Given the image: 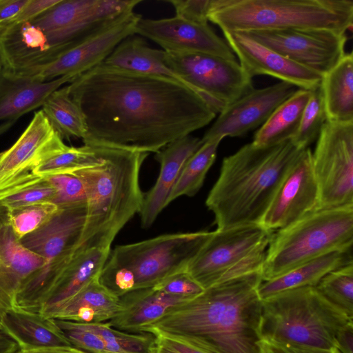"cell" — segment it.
I'll use <instances>...</instances> for the list:
<instances>
[{
  "mask_svg": "<svg viewBox=\"0 0 353 353\" xmlns=\"http://www.w3.org/2000/svg\"><path fill=\"white\" fill-rule=\"evenodd\" d=\"M28 0H0V28L16 19Z\"/></svg>",
  "mask_w": 353,
  "mask_h": 353,
  "instance_id": "obj_44",
  "label": "cell"
},
{
  "mask_svg": "<svg viewBox=\"0 0 353 353\" xmlns=\"http://www.w3.org/2000/svg\"><path fill=\"white\" fill-rule=\"evenodd\" d=\"M321 88L327 121L353 122V55L345 53L322 77Z\"/></svg>",
  "mask_w": 353,
  "mask_h": 353,
  "instance_id": "obj_31",
  "label": "cell"
},
{
  "mask_svg": "<svg viewBox=\"0 0 353 353\" xmlns=\"http://www.w3.org/2000/svg\"><path fill=\"white\" fill-rule=\"evenodd\" d=\"M141 0H60L30 21L59 54L118 17L133 11Z\"/></svg>",
  "mask_w": 353,
  "mask_h": 353,
  "instance_id": "obj_12",
  "label": "cell"
},
{
  "mask_svg": "<svg viewBox=\"0 0 353 353\" xmlns=\"http://www.w3.org/2000/svg\"><path fill=\"white\" fill-rule=\"evenodd\" d=\"M310 90L298 89L272 113L255 133L252 143L266 147L290 140L299 127Z\"/></svg>",
  "mask_w": 353,
  "mask_h": 353,
  "instance_id": "obj_32",
  "label": "cell"
},
{
  "mask_svg": "<svg viewBox=\"0 0 353 353\" xmlns=\"http://www.w3.org/2000/svg\"><path fill=\"white\" fill-rule=\"evenodd\" d=\"M66 146L42 110L35 112L15 143L0 152V190L28 174L44 157Z\"/></svg>",
  "mask_w": 353,
  "mask_h": 353,
  "instance_id": "obj_20",
  "label": "cell"
},
{
  "mask_svg": "<svg viewBox=\"0 0 353 353\" xmlns=\"http://www.w3.org/2000/svg\"><path fill=\"white\" fill-rule=\"evenodd\" d=\"M74 77L67 75L49 81L0 71V121H15L42 106L47 98Z\"/></svg>",
  "mask_w": 353,
  "mask_h": 353,
  "instance_id": "obj_25",
  "label": "cell"
},
{
  "mask_svg": "<svg viewBox=\"0 0 353 353\" xmlns=\"http://www.w3.org/2000/svg\"><path fill=\"white\" fill-rule=\"evenodd\" d=\"M152 353H178L174 350L166 347L165 345L161 343L157 338L156 345L154 347Z\"/></svg>",
  "mask_w": 353,
  "mask_h": 353,
  "instance_id": "obj_50",
  "label": "cell"
},
{
  "mask_svg": "<svg viewBox=\"0 0 353 353\" xmlns=\"http://www.w3.org/2000/svg\"><path fill=\"white\" fill-rule=\"evenodd\" d=\"M326 121L327 116L320 84L310 90V98L291 141L299 150L307 148L316 141Z\"/></svg>",
  "mask_w": 353,
  "mask_h": 353,
  "instance_id": "obj_38",
  "label": "cell"
},
{
  "mask_svg": "<svg viewBox=\"0 0 353 353\" xmlns=\"http://www.w3.org/2000/svg\"><path fill=\"white\" fill-rule=\"evenodd\" d=\"M59 55L30 21L0 28V57L3 68L9 72L34 77Z\"/></svg>",
  "mask_w": 353,
  "mask_h": 353,
  "instance_id": "obj_21",
  "label": "cell"
},
{
  "mask_svg": "<svg viewBox=\"0 0 353 353\" xmlns=\"http://www.w3.org/2000/svg\"><path fill=\"white\" fill-rule=\"evenodd\" d=\"M101 63L134 72L167 77L185 84L165 63L163 50L149 47L142 38L134 34L119 43Z\"/></svg>",
  "mask_w": 353,
  "mask_h": 353,
  "instance_id": "obj_30",
  "label": "cell"
},
{
  "mask_svg": "<svg viewBox=\"0 0 353 353\" xmlns=\"http://www.w3.org/2000/svg\"><path fill=\"white\" fill-rule=\"evenodd\" d=\"M2 68H3V65H2V62H1V57H0V71L1 70Z\"/></svg>",
  "mask_w": 353,
  "mask_h": 353,
  "instance_id": "obj_53",
  "label": "cell"
},
{
  "mask_svg": "<svg viewBox=\"0 0 353 353\" xmlns=\"http://www.w3.org/2000/svg\"><path fill=\"white\" fill-rule=\"evenodd\" d=\"M119 298V310L108 323L114 329L132 333L141 332L169 308L191 299L166 294L154 288L132 290Z\"/></svg>",
  "mask_w": 353,
  "mask_h": 353,
  "instance_id": "obj_26",
  "label": "cell"
},
{
  "mask_svg": "<svg viewBox=\"0 0 353 353\" xmlns=\"http://www.w3.org/2000/svg\"><path fill=\"white\" fill-rule=\"evenodd\" d=\"M207 17L225 32L326 29L346 33L350 0H210Z\"/></svg>",
  "mask_w": 353,
  "mask_h": 353,
  "instance_id": "obj_5",
  "label": "cell"
},
{
  "mask_svg": "<svg viewBox=\"0 0 353 353\" xmlns=\"http://www.w3.org/2000/svg\"><path fill=\"white\" fill-rule=\"evenodd\" d=\"M210 0H171L168 1L174 8L176 15L181 19L208 23L207 17Z\"/></svg>",
  "mask_w": 353,
  "mask_h": 353,
  "instance_id": "obj_42",
  "label": "cell"
},
{
  "mask_svg": "<svg viewBox=\"0 0 353 353\" xmlns=\"http://www.w3.org/2000/svg\"><path fill=\"white\" fill-rule=\"evenodd\" d=\"M99 147L95 164L73 172L82 181L86 194L79 248H110L118 232L139 213L143 200L139 172L148 154Z\"/></svg>",
  "mask_w": 353,
  "mask_h": 353,
  "instance_id": "obj_4",
  "label": "cell"
},
{
  "mask_svg": "<svg viewBox=\"0 0 353 353\" xmlns=\"http://www.w3.org/2000/svg\"><path fill=\"white\" fill-rule=\"evenodd\" d=\"M335 347L341 353H353V321L339 330L335 339Z\"/></svg>",
  "mask_w": 353,
  "mask_h": 353,
  "instance_id": "obj_46",
  "label": "cell"
},
{
  "mask_svg": "<svg viewBox=\"0 0 353 353\" xmlns=\"http://www.w3.org/2000/svg\"><path fill=\"white\" fill-rule=\"evenodd\" d=\"M59 1L60 0H28V3L11 23L30 21L57 4Z\"/></svg>",
  "mask_w": 353,
  "mask_h": 353,
  "instance_id": "obj_43",
  "label": "cell"
},
{
  "mask_svg": "<svg viewBox=\"0 0 353 353\" xmlns=\"http://www.w3.org/2000/svg\"><path fill=\"white\" fill-rule=\"evenodd\" d=\"M353 263L352 248L330 252L274 279L262 281L257 288L263 301L280 292L302 287H316L330 272Z\"/></svg>",
  "mask_w": 353,
  "mask_h": 353,
  "instance_id": "obj_28",
  "label": "cell"
},
{
  "mask_svg": "<svg viewBox=\"0 0 353 353\" xmlns=\"http://www.w3.org/2000/svg\"><path fill=\"white\" fill-rule=\"evenodd\" d=\"M315 288L329 302L353 319V263L330 272Z\"/></svg>",
  "mask_w": 353,
  "mask_h": 353,
  "instance_id": "obj_37",
  "label": "cell"
},
{
  "mask_svg": "<svg viewBox=\"0 0 353 353\" xmlns=\"http://www.w3.org/2000/svg\"><path fill=\"white\" fill-rule=\"evenodd\" d=\"M15 122V121H11L0 123V135L8 130Z\"/></svg>",
  "mask_w": 353,
  "mask_h": 353,
  "instance_id": "obj_51",
  "label": "cell"
},
{
  "mask_svg": "<svg viewBox=\"0 0 353 353\" xmlns=\"http://www.w3.org/2000/svg\"><path fill=\"white\" fill-rule=\"evenodd\" d=\"M242 33L321 76L346 53L345 34L330 30L288 29Z\"/></svg>",
  "mask_w": 353,
  "mask_h": 353,
  "instance_id": "obj_13",
  "label": "cell"
},
{
  "mask_svg": "<svg viewBox=\"0 0 353 353\" xmlns=\"http://www.w3.org/2000/svg\"><path fill=\"white\" fill-rule=\"evenodd\" d=\"M153 288L166 294L187 299H192L205 290L186 271L172 274Z\"/></svg>",
  "mask_w": 353,
  "mask_h": 353,
  "instance_id": "obj_41",
  "label": "cell"
},
{
  "mask_svg": "<svg viewBox=\"0 0 353 353\" xmlns=\"http://www.w3.org/2000/svg\"><path fill=\"white\" fill-rule=\"evenodd\" d=\"M110 252L101 247L79 248L46 295L39 314L52 318L65 301L99 278Z\"/></svg>",
  "mask_w": 353,
  "mask_h": 353,
  "instance_id": "obj_24",
  "label": "cell"
},
{
  "mask_svg": "<svg viewBox=\"0 0 353 353\" xmlns=\"http://www.w3.org/2000/svg\"><path fill=\"white\" fill-rule=\"evenodd\" d=\"M19 350L18 344L0 329V353H17Z\"/></svg>",
  "mask_w": 353,
  "mask_h": 353,
  "instance_id": "obj_49",
  "label": "cell"
},
{
  "mask_svg": "<svg viewBox=\"0 0 353 353\" xmlns=\"http://www.w3.org/2000/svg\"><path fill=\"white\" fill-rule=\"evenodd\" d=\"M17 353H88L72 346L48 347L30 350H20Z\"/></svg>",
  "mask_w": 353,
  "mask_h": 353,
  "instance_id": "obj_48",
  "label": "cell"
},
{
  "mask_svg": "<svg viewBox=\"0 0 353 353\" xmlns=\"http://www.w3.org/2000/svg\"><path fill=\"white\" fill-rule=\"evenodd\" d=\"M164 62L216 114L254 88L252 78L236 59L205 53L164 51Z\"/></svg>",
  "mask_w": 353,
  "mask_h": 353,
  "instance_id": "obj_10",
  "label": "cell"
},
{
  "mask_svg": "<svg viewBox=\"0 0 353 353\" xmlns=\"http://www.w3.org/2000/svg\"><path fill=\"white\" fill-rule=\"evenodd\" d=\"M99 159V146L85 145L81 147L66 146L63 150L50 154L30 170L35 176L70 174L95 164Z\"/></svg>",
  "mask_w": 353,
  "mask_h": 353,
  "instance_id": "obj_35",
  "label": "cell"
},
{
  "mask_svg": "<svg viewBox=\"0 0 353 353\" xmlns=\"http://www.w3.org/2000/svg\"><path fill=\"white\" fill-rule=\"evenodd\" d=\"M57 210L52 202L35 203L6 210V221L20 240L42 226Z\"/></svg>",
  "mask_w": 353,
  "mask_h": 353,
  "instance_id": "obj_39",
  "label": "cell"
},
{
  "mask_svg": "<svg viewBox=\"0 0 353 353\" xmlns=\"http://www.w3.org/2000/svg\"><path fill=\"white\" fill-rule=\"evenodd\" d=\"M226 43L237 55L239 63L252 78L270 75L299 89L311 90L321 84V74L263 46L242 32H223Z\"/></svg>",
  "mask_w": 353,
  "mask_h": 353,
  "instance_id": "obj_19",
  "label": "cell"
},
{
  "mask_svg": "<svg viewBox=\"0 0 353 353\" xmlns=\"http://www.w3.org/2000/svg\"><path fill=\"white\" fill-rule=\"evenodd\" d=\"M41 107L50 125L63 140L85 138L88 130L85 116L70 95L67 85L54 91Z\"/></svg>",
  "mask_w": 353,
  "mask_h": 353,
  "instance_id": "obj_33",
  "label": "cell"
},
{
  "mask_svg": "<svg viewBox=\"0 0 353 353\" xmlns=\"http://www.w3.org/2000/svg\"><path fill=\"white\" fill-rule=\"evenodd\" d=\"M141 17L134 10L118 17L63 52L34 78L49 81L70 75L76 79L101 64L119 43L135 34Z\"/></svg>",
  "mask_w": 353,
  "mask_h": 353,
  "instance_id": "obj_14",
  "label": "cell"
},
{
  "mask_svg": "<svg viewBox=\"0 0 353 353\" xmlns=\"http://www.w3.org/2000/svg\"><path fill=\"white\" fill-rule=\"evenodd\" d=\"M203 144L201 139L190 134L178 139L156 152L160 172L153 187L143 194L139 212L141 225L150 227L168 205L169 196L189 158Z\"/></svg>",
  "mask_w": 353,
  "mask_h": 353,
  "instance_id": "obj_22",
  "label": "cell"
},
{
  "mask_svg": "<svg viewBox=\"0 0 353 353\" xmlns=\"http://www.w3.org/2000/svg\"><path fill=\"white\" fill-rule=\"evenodd\" d=\"M319 192L312 151H301L276 190L260 224L279 230L318 210Z\"/></svg>",
  "mask_w": 353,
  "mask_h": 353,
  "instance_id": "obj_16",
  "label": "cell"
},
{
  "mask_svg": "<svg viewBox=\"0 0 353 353\" xmlns=\"http://www.w3.org/2000/svg\"><path fill=\"white\" fill-rule=\"evenodd\" d=\"M261 272L212 285L169 308L141 332L172 339L204 353H263Z\"/></svg>",
  "mask_w": 353,
  "mask_h": 353,
  "instance_id": "obj_2",
  "label": "cell"
},
{
  "mask_svg": "<svg viewBox=\"0 0 353 353\" xmlns=\"http://www.w3.org/2000/svg\"><path fill=\"white\" fill-rule=\"evenodd\" d=\"M0 329L12 338L20 350L72 346L54 319L16 308L2 317Z\"/></svg>",
  "mask_w": 353,
  "mask_h": 353,
  "instance_id": "obj_27",
  "label": "cell"
},
{
  "mask_svg": "<svg viewBox=\"0 0 353 353\" xmlns=\"http://www.w3.org/2000/svg\"><path fill=\"white\" fill-rule=\"evenodd\" d=\"M302 150L291 140L266 147L251 142L225 157L205 201L217 229L260 224Z\"/></svg>",
  "mask_w": 353,
  "mask_h": 353,
  "instance_id": "obj_3",
  "label": "cell"
},
{
  "mask_svg": "<svg viewBox=\"0 0 353 353\" xmlns=\"http://www.w3.org/2000/svg\"><path fill=\"white\" fill-rule=\"evenodd\" d=\"M119 307V296L97 278L65 301L52 318L82 323L108 322L117 314Z\"/></svg>",
  "mask_w": 353,
  "mask_h": 353,
  "instance_id": "obj_29",
  "label": "cell"
},
{
  "mask_svg": "<svg viewBox=\"0 0 353 353\" xmlns=\"http://www.w3.org/2000/svg\"><path fill=\"white\" fill-rule=\"evenodd\" d=\"M46 261L21 243L8 221H0V323L13 308L23 282Z\"/></svg>",
  "mask_w": 353,
  "mask_h": 353,
  "instance_id": "obj_23",
  "label": "cell"
},
{
  "mask_svg": "<svg viewBox=\"0 0 353 353\" xmlns=\"http://www.w3.org/2000/svg\"><path fill=\"white\" fill-rule=\"evenodd\" d=\"M86 214V202L58 208L42 226L19 241L26 248L45 259L43 271L57 275L80 247Z\"/></svg>",
  "mask_w": 353,
  "mask_h": 353,
  "instance_id": "obj_15",
  "label": "cell"
},
{
  "mask_svg": "<svg viewBox=\"0 0 353 353\" xmlns=\"http://www.w3.org/2000/svg\"><path fill=\"white\" fill-rule=\"evenodd\" d=\"M135 34L153 41L167 52L205 53L236 59L228 43L208 23L188 21L176 16L161 19L141 17Z\"/></svg>",
  "mask_w": 353,
  "mask_h": 353,
  "instance_id": "obj_18",
  "label": "cell"
},
{
  "mask_svg": "<svg viewBox=\"0 0 353 353\" xmlns=\"http://www.w3.org/2000/svg\"><path fill=\"white\" fill-rule=\"evenodd\" d=\"M262 301V341L331 350L339 330L353 321L315 287L288 290Z\"/></svg>",
  "mask_w": 353,
  "mask_h": 353,
  "instance_id": "obj_6",
  "label": "cell"
},
{
  "mask_svg": "<svg viewBox=\"0 0 353 353\" xmlns=\"http://www.w3.org/2000/svg\"><path fill=\"white\" fill-rule=\"evenodd\" d=\"M274 231L261 224L212 232L185 271L204 289L261 272Z\"/></svg>",
  "mask_w": 353,
  "mask_h": 353,
  "instance_id": "obj_8",
  "label": "cell"
},
{
  "mask_svg": "<svg viewBox=\"0 0 353 353\" xmlns=\"http://www.w3.org/2000/svg\"><path fill=\"white\" fill-rule=\"evenodd\" d=\"M43 178L56 190V196L52 203L58 208L86 202L84 185L75 174H61Z\"/></svg>",
  "mask_w": 353,
  "mask_h": 353,
  "instance_id": "obj_40",
  "label": "cell"
},
{
  "mask_svg": "<svg viewBox=\"0 0 353 353\" xmlns=\"http://www.w3.org/2000/svg\"><path fill=\"white\" fill-rule=\"evenodd\" d=\"M55 196V188L46 179L28 174L0 190V208L9 210L39 203H52Z\"/></svg>",
  "mask_w": 353,
  "mask_h": 353,
  "instance_id": "obj_36",
  "label": "cell"
},
{
  "mask_svg": "<svg viewBox=\"0 0 353 353\" xmlns=\"http://www.w3.org/2000/svg\"><path fill=\"white\" fill-rule=\"evenodd\" d=\"M312 162L319 192L318 210L353 205V122L327 121Z\"/></svg>",
  "mask_w": 353,
  "mask_h": 353,
  "instance_id": "obj_11",
  "label": "cell"
},
{
  "mask_svg": "<svg viewBox=\"0 0 353 353\" xmlns=\"http://www.w3.org/2000/svg\"><path fill=\"white\" fill-rule=\"evenodd\" d=\"M211 234L208 231L168 234L118 245L110 250L106 263L129 272L134 290L153 288L170 276L185 271Z\"/></svg>",
  "mask_w": 353,
  "mask_h": 353,
  "instance_id": "obj_9",
  "label": "cell"
},
{
  "mask_svg": "<svg viewBox=\"0 0 353 353\" xmlns=\"http://www.w3.org/2000/svg\"><path fill=\"white\" fill-rule=\"evenodd\" d=\"M221 141L220 139H215L202 141L201 146L185 163L169 196L168 205L181 196H192L197 193L216 159L217 149Z\"/></svg>",
  "mask_w": 353,
  "mask_h": 353,
  "instance_id": "obj_34",
  "label": "cell"
},
{
  "mask_svg": "<svg viewBox=\"0 0 353 353\" xmlns=\"http://www.w3.org/2000/svg\"><path fill=\"white\" fill-rule=\"evenodd\" d=\"M331 353H341L336 347H334L331 350Z\"/></svg>",
  "mask_w": 353,
  "mask_h": 353,
  "instance_id": "obj_52",
  "label": "cell"
},
{
  "mask_svg": "<svg viewBox=\"0 0 353 353\" xmlns=\"http://www.w3.org/2000/svg\"><path fill=\"white\" fill-rule=\"evenodd\" d=\"M157 338L161 343L178 353H204L195 347L172 339L161 336H157Z\"/></svg>",
  "mask_w": 353,
  "mask_h": 353,
  "instance_id": "obj_47",
  "label": "cell"
},
{
  "mask_svg": "<svg viewBox=\"0 0 353 353\" xmlns=\"http://www.w3.org/2000/svg\"><path fill=\"white\" fill-rule=\"evenodd\" d=\"M353 205L316 210L274 232L261 269L262 281L339 250L352 248Z\"/></svg>",
  "mask_w": 353,
  "mask_h": 353,
  "instance_id": "obj_7",
  "label": "cell"
},
{
  "mask_svg": "<svg viewBox=\"0 0 353 353\" xmlns=\"http://www.w3.org/2000/svg\"><path fill=\"white\" fill-rule=\"evenodd\" d=\"M67 86L85 118V145L156 153L216 115L181 82L102 63Z\"/></svg>",
  "mask_w": 353,
  "mask_h": 353,
  "instance_id": "obj_1",
  "label": "cell"
},
{
  "mask_svg": "<svg viewBox=\"0 0 353 353\" xmlns=\"http://www.w3.org/2000/svg\"><path fill=\"white\" fill-rule=\"evenodd\" d=\"M263 353H331V350L262 341Z\"/></svg>",
  "mask_w": 353,
  "mask_h": 353,
  "instance_id": "obj_45",
  "label": "cell"
},
{
  "mask_svg": "<svg viewBox=\"0 0 353 353\" xmlns=\"http://www.w3.org/2000/svg\"><path fill=\"white\" fill-rule=\"evenodd\" d=\"M298 89L283 81L263 88H253L219 113L202 141L242 137L261 127L275 109Z\"/></svg>",
  "mask_w": 353,
  "mask_h": 353,
  "instance_id": "obj_17",
  "label": "cell"
}]
</instances>
